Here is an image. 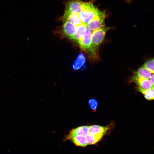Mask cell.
<instances>
[{
    "label": "cell",
    "mask_w": 154,
    "mask_h": 154,
    "mask_svg": "<svg viewBox=\"0 0 154 154\" xmlns=\"http://www.w3.org/2000/svg\"><path fill=\"white\" fill-rule=\"evenodd\" d=\"M92 31L87 28L85 34L77 43L81 49L87 54L90 58L98 57V50L93 45L91 41Z\"/></svg>",
    "instance_id": "cell-1"
},
{
    "label": "cell",
    "mask_w": 154,
    "mask_h": 154,
    "mask_svg": "<svg viewBox=\"0 0 154 154\" xmlns=\"http://www.w3.org/2000/svg\"><path fill=\"white\" fill-rule=\"evenodd\" d=\"M100 11L91 2H83L82 9L78 14L82 23L86 25L97 16Z\"/></svg>",
    "instance_id": "cell-2"
},
{
    "label": "cell",
    "mask_w": 154,
    "mask_h": 154,
    "mask_svg": "<svg viewBox=\"0 0 154 154\" xmlns=\"http://www.w3.org/2000/svg\"><path fill=\"white\" fill-rule=\"evenodd\" d=\"M108 28L104 26L92 31L91 36L92 43L98 50V46L104 40Z\"/></svg>",
    "instance_id": "cell-3"
},
{
    "label": "cell",
    "mask_w": 154,
    "mask_h": 154,
    "mask_svg": "<svg viewBox=\"0 0 154 154\" xmlns=\"http://www.w3.org/2000/svg\"><path fill=\"white\" fill-rule=\"evenodd\" d=\"M105 17V13L100 11L97 16L86 25L87 28L93 31L104 26Z\"/></svg>",
    "instance_id": "cell-4"
},
{
    "label": "cell",
    "mask_w": 154,
    "mask_h": 154,
    "mask_svg": "<svg viewBox=\"0 0 154 154\" xmlns=\"http://www.w3.org/2000/svg\"><path fill=\"white\" fill-rule=\"evenodd\" d=\"M83 2L80 0L69 1L66 4L64 12L79 13L82 9Z\"/></svg>",
    "instance_id": "cell-5"
},
{
    "label": "cell",
    "mask_w": 154,
    "mask_h": 154,
    "mask_svg": "<svg viewBox=\"0 0 154 154\" xmlns=\"http://www.w3.org/2000/svg\"><path fill=\"white\" fill-rule=\"evenodd\" d=\"M89 126H83L72 129L64 138V140H70L76 136H86L88 134Z\"/></svg>",
    "instance_id": "cell-6"
},
{
    "label": "cell",
    "mask_w": 154,
    "mask_h": 154,
    "mask_svg": "<svg viewBox=\"0 0 154 154\" xmlns=\"http://www.w3.org/2000/svg\"><path fill=\"white\" fill-rule=\"evenodd\" d=\"M76 27L75 33L70 40L77 44L85 34L87 27L86 25L83 23Z\"/></svg>",
    "instance_id": "cell-7"
},
{
    "label": "cell",
    "mask_w": 154,
    "mask_h": 154,
    "mask_svg": "<svg viewBox=\"0 0 154 154\" xmlns=\"http://www.w3.org/2000/svg\"><path fill=\"white\" fill-rule=\"evenodd\" d=\"M132 80L138 86L143 89L147 90L154 88L149 79L142 78L134 75Z\"/></svg>",
    "instance_id": "cell-8"
},
{
    "label": "cell",
    "mask_w": 154,
    "mask_h": 154,
    "mask_svg": "<svg viewBox=\"0 0 154 154\" xmlns=\"http://www.w3.org/2000/svg\"><path fill=\"white\" fill-rule=\"evenodd\" d=\"M108 129V127L97 125H92L89 126L88 133L92 135L102 134L104 135Z\"/></svg>",
    "instance_id": "cell-9"
},
{
    "label": "cell",
    "mask_w": 154,
    "mask_h": 154,
    "mask_svg": "<svg viewBox=\"0 0 154 154\" xmlns=\"http://www.w3.org/2000/svg\"><path fill=\"white\" fill-rule=\"evenodd\" d=\"M152 74L149 70L142 65L138 69L134 75L142 78L149 79Z\"/></svg>",
    "instance_id": "cell-10"
},
{
    "label": "cell",
    "mask_w": 154,
    "mask_h": 154,
    "mask_svg": "<svg viewBox=\"0 0 154 154\" xmlns=\"http://www.w3.org/2000/svg\"><path fill=\"white\" fill-rule=\"evenodd\" d=\"M137 88V90L143 95L146 100H154V88L145 90L138 86Z\"/></svg>",
    "instance_id": "cell-11"
},
{
    "label": "cell",
    "mask_w": 154,
    "mask_h": 154,
    "mask_svg": "<svg viewBox=\"0 0 154 154\" xmlns=\"http://www.w3.org/2000/svg\"><path fill=\"white\" fill-rule=\"evenodd\" d=\"M103 136L102 134L92 135L88 133L85 136L86 140L88 145H93L100 140Z\"/></svg>",
    "instance_id": "cell-12"
},
{
    "label": "cell",
    "mask_w": 154,
    "mask_h": 154,
    "mask_svg": "<svg viewBox=\"0 0 154 154\" xmlns=\"http://www.w3.org/2000/svg\"><path fill=\"white\" fill-rule=\"evenodd\" d=\"M70 140L78 146L84 147L88 145L86 140L85 136H75L71 138Z\"/></svg>",
    "instance_id": "cell-13"
},
{
    "label": "cell",
    "mask_w": 154,
    "mask_h": 154,
    "mask_svg": "<svg viewBox=\"0 0 154 154\" xmlns=\"http://www.w3.org/2000/svg\"><path fill=\"white\" fill-rule=\"evenodd\" d=\"M85 58L82 53H80L73 64V69L74 70L80 69L84 64Z\"/></svg>",
    "instance_id": "cell-14"
},
{
    "label": "cell",
    "mask_w": 154,
    "mask_h": 154,
    "mask_svg": "<svg viewBox=\"0 0 154 154\" xmlns=\"http://www.w3.org/2000/svg\"><path fill=\"white\" fill-rule=\"evenodd\" d=\"M142 66L149 70L152 73H154V57L147 60Z\"/></svg>",
    "instance_id": "cell-15"
},
{
    "label": "cell",
    "mask_w": 154,
    "mask_h": 154,
    "mask_svg": "<svg viewBox=\"0 0 154 154\" xmlns=\"http://www.w3.org/2000/svg\"><path fill=\"white\" fill-rule=\"evenodd\" d=\"M88 103L91 109L96 111L98 104L97 101L94 99H91L89 100Z\"/></svg>",
    "instance_id": "cell-16"
},
{
    "label": "cell",
    "mask_w": 154,
    "mask_h": 154,
    "mask_svg": "<svg viewBox=\"0 0 154 154\" xmlns=\"http://www.w3.org/2000/svg\"><path fill=\"white\" fill-rule=\"evenodd\" d=\"M149 80L152 85L154 87V73L152 74Z\"/></svg>",
    "instance_id": "cell-17"
}]
</instances>
